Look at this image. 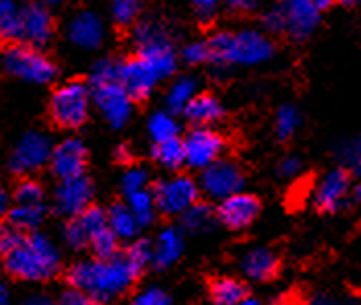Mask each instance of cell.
I'll return each instance as SVG.
<instances>
[{"instance_id":"1","label":"cell","mask_w":361,"mask_h":305,"mask_svg":"<svg viewBox=\"0 0 361 305\" xmlns=\"http://www.w3.org/2000/svg\"><path fill=\"white\" fill-rule=\"evenodd\" d=\"M140 275L142 268L124 250L111 258H89L75 262L66 273V280L73 289L108 304L128 293Z\"/></svg>"},{"instance_id":"2","label":"cell","mask_w":361,"mask_h":305,"mask_svg":"<svg viewBox=\"0 0 361 305\" xmlns=\"http://www.w3.org/2000/svg\"><path fill=\"white\" fill-rule=\"evenodd\" d=\"M211 64L225 66H258L275 56V44L269 33L260 29L217 31L207 39Z\"/></svg>"},{"instance_id":"3","label":"cell","mask_w":361,"mask_h":305,"mask_svg":"<svg viewBox=\"0 0 361 305\" xmlns=\"http://www.w3.org/2000/svg\"><path fill=\"white\" fill-rule=\"evenodd\" d=\"M62 256L54 242L39 233L29 231L19 242V246L4 256L6 273L17 280L25 282H44L58 275Z\"/></svg>"},{"instance_id":"4","label":"cell","mask_w":361,"mask_h":305,"mask_svg":"<svg viewBox=\"0 0 361 305\" xmlns=\"http://www.w3.org/2000/svg\"><path fill=\"white\" fill-rule=\"evenodd\" d=\"M91 101L111 128H122L133 116V99L118 81V62L102 58L89 75Z\"/></svg>"},{"instance_id":"5","label":"cell","mask_w":361,"mask_h":305,"mask_svg":"<svg viewBox=\"0 0 361 305\" xmlns=\"http://www.w3.org/2000/svg\"><path fill=\"white\" fill-rule=\"evenodd\" d=\"M133 44L137 56L142 58L164 81L178 68V52L167 27L159 19H145L135 23Z\"/></svg>"},{"instance_id":"6","label":"cell","mask_w":361,"mask_h":305,"mask_svg":"<svg viewBox=\"0 0 361 305\" xmlns=\"http://www.w3.org/2000/svg\"><path fill=\"white\" fill-rule=\"evenodd\" d=\"M91 91L83 81H66L58 85L50 97V118L58 128L77 130L89 120L91 113Z\"/></svg>"},{"instance_id":"7","label":"cell","mask_w":361,"mask_h":305,"mask_svg":"<svg viewBox=\"0 0 361 305\" xmlns=\"http://www.w3.org/2000/svg\"><path fill=\"white\" fill-rule=\"evenodd\" d=\"M2 66L11 77L33 85L52 83L58 75V68L50 56L44 54L39 48H33L29 44H21V42L11 44L4 50Z\"/></svg>"},{"instance_id":"8","label":"cell","mask_w":361,"mask_h":305,"mask_svg":"<svg viewBox=\"0 0 361 305\" xmlns=\"http://www.w3.org/2000/svg\"><path fill=\"white\" fill-rule=\"evenodd\" d=\"M151 192L157 204V213L166 217H182L192 204L198 202L200 196L198 184L190 175L184 173H176L157 182V186Z\"/></svg>"},{"instance_id":"9","label":"cell","mask_w":361,"mask_h":305,"mask_svg":"<svg viewBox=\"0 0 361 305\" xmlns=\"http://www.w3.org/2000/svg\"><path fill=\"white\" fill-rule=\"evenodd\" d=\"M52 149H54V144L46 132L31 130L17 140L13 153H11V159H8V167L13 173L27 178L31 173H37L39 169L50 166Z\"/></svg>"},{"instance_id":"10","label":"cell","mask_w":361,"mask_h":305,"mask_svg":"<svg viewBox=\"0 0 361 305\" xmlns=\"http://www.w3.org/2000/svg\"><path fill=\"white\" fill-rule=\"evenodd\" d=\"M246 178L242 167L231 159H219L215 163L202 169L198 180V190L211 200H225L231 194L244 190Z\"/></svg>"},{"instance_id":"11","label":"cell","mask_w":361,"mask_h":305,"mask_svg":"<svg viewBox=\"0 0 361 305\" xmlns=\"http://www.w3.org/2000/svg\"><path fill=\"white\" fill-rule=\"evenodd\" d=\"M182 144H184L186 166L200 171L219 161L227 149L225 137L211 126H195L186 135V139L182 140Z\"/></svg>"},{"instance_id":"12","label":"cell","mask_w":361,"mask_h":305,"mask_svg":"<svg viewBox=\"0 0 361 305\" xmlns=\"http://www.w3.org/2000/svg\"><path fill=\"white\" fill-rule=\"evenodd\" d=\"M93 202V184L87 175L60 180L54 190V208L66 219L79 217Z\"/></svg>"},{"instance_id":"13","label":"cell","mask_w":361,"mask_h":305,"mask_svg":"<svg viewBox=\"0 0 361 305\" xmlns=\"http://www.w3.org/2000/svg\"><path fill=\"white\" fill-rule=\"evenodd\" d=\"M349 192H351V173L343 167H334L316 182L312 190V200L318 211L336 213L338 208H343Z\"/></svg>"},{"instance_id":"14","label":"cell","mask_w":361,"mask_h":305,"mask_svg":"<svg viewBox=\"0 0 361 305\" xmlns=\"http://www.w3.org/2000/svg\"><path fill=\"white\" fill-rule=\"evenodd\" d=\"M118 81L133 101H145L159 85L157 73L139 56L118 62Z\"/></svg>"},{"instance_id":"15","label":"cell","mask_w":361,"mask_h":305,"mask_svg":"<svg viewBox=\"0 0 361 305\" xmlns=\"http://www.w3.org/2000/svg\"><path fill=\"white\" fill-rule=\"evenodd\" d=\"M279 8L285 21V33L295 42L307 39L320 23V8L312 0H281Z\"/></svg>"},{"instance_id":"16","label":"cell","mask_w":361,"mask_h":305,"mask_svg":"<svg viewBox=\"0 0 361 305\" xmlns=\"http://www.w3.org/2000/svg\"><path fill=\"white\" fill-rule=\"evenodd\" d=\"M106 23L93 11H79L71 17L66 25V39L85 52L97 50L106 42Z\"/></svg>"},{"instance_id":"17","label":"cell","mask_w":361,"mask_h":305,"mask_svg":"<svg viewBox=\"0 0 361 305\" xmlns=\"http://www.w3.org/2000/svg\"><path fill=\"white\" fill-rule=\"evenodd\" d=\"M217 221L231 231H244L260 215V200L248 192L231 194L219 202L217 206Z\"/></svg>"},{"instance_id":"18","label":"cell","mask_w":361,"mask_h":305,"mask_svg":"<svg viewBox=\"0 0 361 305\" xmlns=\"http://www.w3.org/2000/svg\"><path fill=\"white\" fill-rule=\"evenodd\" d=\"M87 159H89V153L83 140L77 137H68V139L60 140L52 149L50 169L58 180L77 178V175H85Z\"/></svg>"},{"instance_id":"19","label":"cell","mask_w":361,"mask_h":305,"mask_svg":"<svg viewBox=\"0 0 361 305\" xmlns=\"http://www.w3.org/2000/svg\"><path fill=\"white\" fill-rule=\"evenodd\" d=\"M54 37V17L44 4L27 2L23 8V42L33 48H44Z\"/></svg>"},{"instance_id":"20","label":"cell","mask_w":361,"mask_h":305,"mask_svg":"<svg viewBox=\"0 0 361 305\" xmlns=\"http://www.w3.org/2000/svg\"><path fill=\"white\" fill-rule=\"evenodd\" d=\"M186 248L184 233L180 227H166L157 233V237L151 244V264L159 270L173 266Z\"/></svg>"},{"instance_id":"21","label":"cell","mask_w":361,"mask_h":305,"mask_svg":"<svg viewBox=\"0 0 361 305\" xmlns=\"http://www.w3.org/2000/svg\"><path fill=\"white\" fill-rule=\"evenodd\" d=\"M240 270L242 275L254 280V282H264L277 277L279 258L277 254L269 248H252L240 260Z\"/></svg>"},{"instance_id":"22","label":"cell","mask_w":361,"mask_h":305,"mask_svg":"<svg viewBox=\"0 0 361 305\" xmlns=\"http://www.w3.org/2000/svg\"><path fill=\"white\" fill-rule=\"evenodd\" d=\"M182 113L195 126H211V124L221 122L225 116V108H223L219 97H215L211 93H196L195 99L186 106V110Z\"/></svg>"},{"instance_id":"23","label":"cell","mask_w":361,"mask_h":305,"mask_svg":"<svg viewBox=\"0 0 361 305\" xmlns=\"http://www.w3.org/2000/svg\"><path fill=\"white\" fill-rule=\"evenodd\" d=\"M23 8L21 0H0V42L11 46L23 39Z\"/></svg>"},{"instance_id":"24","label":"cell","mask_w":361,"mask_h":305,"mask_svg":"<svg viewBox=\"0 0 361 305\" xmlns=\"http://www.w3.org/2000/svg\"><path fill=\"white\" fill-rule=\"evenodd\" d=\"M108 215V225H110L111 233L118 237V242H133L139 237V231L142 229L139 221L135 219V215L130 213V208L126 206V202H116L106 211Z\"/></svg>"},{"instance_id":"25","label":"cell","mask_w":361,"mask_h":305,"mask_svg":"<svg viewBox=\"0 0 361 305\" xmlns=\"http://www.w3.org/2000/svg\"><path fill=\"white\" fill-rule=\"evenodd\" d=\"M246 295H248L246 285L233 277L215 278L209 287V299L213 305H235Z\"/></svg>"},{"instance_id":"26","label":"cell","mask_w":361,"mask_h":305,"mask_svg":"<svg viewBox=\"0 0 361 305\" xmlns=\"http://www.w3.org/2000/svg\"><path fill=\"white\" fill-rule=\"evenodd\" d=\"M217 223V213L207 202H196L182 215V227L195 235L209 233Z\"/></svg>"},{"instance_id":"27","label":"cell","mask_w":361,"mask_h":305,"mask_svg":"<svg viewBox=\"0 0 361 305\" xmlns=\"http://www.w3.org/2000/svg\"><path fill=\"white\" fill-rule=\"evenodd\" d=\"M196 93H198V85H196L195 77H178L167 89V110L171 111V113L184 111L186 106L195 99Z\"/></svg>"},{"instance_id":"28","label":"cell","mask_w":361,"mask_h":305,"mask_svg":"<svg viewBox=\"0 0 361 305\" xmlns=\"http://www.w3.org/2000/svg\"><path fill=\"white\" fill-rule=\"evenodd\" d=\"M46 202L42 204H13L8 208V221L13 223L17 229L25 231H35L44 219H46Z\"/></svg>"},{"instance_id":"29","label":"cell","mask_w":361,"mask_h":305,"mask_svg":"<svg viewBox=\"0 0 361 305\" xmlns=\"http://www.w3.org/2000/svg\"><path fill=\"white\" fill-rule=\"evenodd\" d=\"M153 159L157 166H161L167 171H178L180 167L186 166L182 140L176 137V139L164 140V142H155L153 144Z\"/></svg>"},{"instance_id":"30","label":"cell","mask_w":361,"mask_h":305,"mask_svg":"<svg viewBox=\"0 0 361 305\" xmlns=\"http://www.w3.org/2000/svg\"><path fill=\"white\" fill-rule=\"evenodd\" d=\"M126 206L130 208V213L135 215V219L139 221L140 227H149L155 223L157 217V204H155V198L153 192L147 188V190H140L135 194L126 196Z\"/></svg>"},{"instance_id":"31","label":"cell","mask_w":361,"mask_h":305,"mask_svg":"<svg viewBox=\"0 0 361 305\" xmlns=\"http://www.w3.org/2000/svg\"><path fill=\"white\" fill-rule=\"evenodd\" d=\"M147 132H149V137H151L153 144H155V142H164V140L176 139L178 132H180V126H178V120H176V116H173L171 111L161 110L155 111V113L149 118V122H147Z\"/></svg>"},{"instance_id":"32","label":"cell","mask_w":361,"mask_h":305,"mask_svg":"<svg viewBox=\"0 0 361 305\" xmlns=\"http://www.w3.org/2000/svg\"><path fill=\"white\" fill-rule=\"evenodd\" d=\"M302 124V113L295 106L283 104L275 113V135L279 140H289Z\"/></svg>"},{"instance_id":"33","label":"cell","mask_w":361,"mask_h":305,"mask_svg":"<svg viewBox=\"0 0 361 305\" xmlns=\"http://www.w3.org/2000/svg\"><path fill=\"white\" fill-rule=\"evenodd\" d=\"M142 0H110V13L118 27H130L139 21Z\"/></svg>"},{"instance_id":"34","label":"cell","mask_w":361,"mask_h":305,"mask_svg":"<svg viewBox=\"0 0 361 305\" xmlns=\"http://www.w3.org/2000/svg\"><path fill=\"white\" fill-rule=\"evenodd\" d=\"M336 159L349 173H361V137L343 140L336 147Z\"/></svg>"},{"instance_id":"35","label":"cell","mask_w":361,"mask_h":305,"mask_svg":"<svg viewBox=\"0 0 361 305\" xmlns=\"http://www.w3.org/2000/svg\"><path fill=\"white\" fill-rule=\"evenodd\" d=\"M46 202L44 186L33 180V178H23L13 192V204H42Z\"/></svg>"},{"instance_id":"36","label":"cell","mask_w":361,"mask_h":305,"mask_svg":"<svg viewBox=\"0 0 361 305\" xmlns=\"http://www.w3.org/2000/svg\"><path fill=\"white\" fill-rule=\"evenodd\" d=\"M120 186H122L124 196H130L135 194V192H140V190H147V186H149V171L140 166H128V169L122 173Z\"/></svg>"},{"instance_id":"37","label":"cell","mask_w":361,"mask_h":305,"mask_svg":"<svg viewBox=\"0 0 361 305\" xmlns=\"http://www.w3.org/2000/svg\"><path fill=\"white\" fill-rule=\"evenodd\" d=\"M128 305H171V297L166 289L153 285V287H145V289L137 291L130 297Z\"/></svg>"},{"instance_id":"38","label":"cell","mask_w":361,"mask_h":305,"mask_svg":"<svg viewBox=\"0 0 361 305\" xmlns=\"http://www.w3.org/2000/svg\"><path fill=\"white\" fill-rule=\"evenodd\" d=\"M62 242L71 248V250H83L87 248V233L81 227L79 219H68L66 225L62 227Z\"/></svg>"},{"instance_id":"39","label":"cell","mask_w":361,"mask_h":305,"mask_svg":"<svg viewBox=\"0 0 361 305\" xmlns=\"http://www.w3.org/2000/svg\"><path fill=\"white\" fill-rule=\"evenodd\" d=\"M23 231L17 229L11 221H2L0 223V256L4 258L6 254L15 250L19 246V242L23 239Z\"/></svg>"},{"instance_id":"40","label":"cell","mask_w":361,"mask_h":305,"mask_svg":"<svg viewBox=\"0 0 361 305\" xmlns=\"http://www.w3.org/2000/svg\"><path fill=\"white\" fill-rule=\"evenodd\" d=\"M182 60H184L186 64H192V66H198V64L209 62V60H211V54H209V44H207V39L186 44L184 50H182Z\"/></svg>"},{"instance_id":"41","label":"cell","mask_w":361,"mask_h":305,"mask_svg":"<svg viewBox=\"0 0 361 305\" xmlns=\"http://www.w3.org/2000/svg\"><path fill=\"white\" fill-rule=\"evenodd\" d=\"M56 305H106L104 301H99V299H95V297H91V295H87L83 291H77V289H66L64 293H60V297H58V301Z\"/></svg>"},{"instance_id":"42","label":"cell","mask_w":361,"mask_h":305,"mask_svg":"<svg viewBox=\"0 0 361 305\" xmlns=\"http://www.w3.org/2000/svg\"><path fill=\"white\" fill-rule=\"evenodd\" d=\"M221 0H190V8L198 21H211L219 11Z\"/></svg>"},{"instance_id":"43","label":"cell","mask_w":361,"mask_h":305,"mask_svg":"<svg viewBox=\"0 0 361 305\" xmlns=\"http://www.w3.org/2000/svg\"><path fill=\"white\" fill-rule=\"evenodd\" d=\"M302 169H304V161H302V157H298V155H287V157H283L277 167L279 175H281L283 180H295V178H300Z\"/></svg>"},{"instance_id":"44","label":"cell","mask_w":361,"mask_h":305,"mask_svg":"<svg viewBox=\"0 0 361 305\" xmlns=\"http://www.w3.org/2000/svg\"><path fill=\"white\" fill-rule=\"evenodd\" d=\"M262 27L267 33H285V21H283V15H281V8L273 6L269 8L264 15H262Z\"/></svg>"},{"instance_id":"45","label":"cell","mask_w":361,"mask_h":305,"mask_svg":"<svg viewBox=\"0 0 361 305\" xmlns=\"http://www.w3.org/2000/svg\"><path fill=\"white\" fill-rule=\"evenodd\" d=\"M262 0H225V4L235 13H252L260 6Z\"/></svg>"},{"instance_id":"46","label":"cell","mask_w":361,"mask_h":305,"mask_svg":"<svg viewBox=\"0 0 361 305\" xmlns=\"http://www.w3.org/2000/svg\"><path fill=\"white\" fill-rule=\"evenodd\" d=\"M0 305H11V291H8V285L0 273Z\"/></svg>"},{"instance_id":"47","label":"cell","mask_w":361,"mask_h":305,"mask_svg":"<svg viewBox=\"0 0 361 305\" xmlns=\"http://www.w3.org/2000/svg\"><path fill=\"white\" fill-rule=\"evenodd\" d=\"M116 157H118V161H122V163H130V161H133V151H130L126 144H122V147L116 151Z\"/></svg>"},{"instance_id":"48","label":"cell","mask_w":361,"mask_h":305,"mask_svg":"<svg viewBox=\"0 0 361 305\" xmlns=\"http://www.w3.org/2000/svg\"><path fill=\"white\" fill-rule=\"evenodd\" d=\"M306 305H338L334 301L333 297H329V295H314L312 299H307Z\"/></svg>"},{"instance_id":"49","label":"cell","mask_w":361,"mask_h":305,"mask_svg":"<svg viewBox=\"0 0 361 305\" xmlns=\"http://www.w3.org/2000/svg\"><path fill=\"white\" fill-rule=\"evenodd\" d=\"M21 305H56L52 299H48V297H44V295H35V297H29L25 299Z\"/></svg>"},{"instance_id":"50","label":"cell","mask_w":361,"mask_h":305,"mask_svg":"<svg viewBox=\"0 0 361 305\" xmlns=\"http://www.w3.org/2000/svg\"><path fill=\"white\" fill-rule=\"evenodd\" d=\"M37 2L44 4V6L50 8V11H52V8H60L62 4H66V0H37Z\"/></svg>"},{"instance_id":"51","label":"cell","mask_w":361,"mask_h":305,"mask_svg":"<svg viewBox=\"0 0 361 305\" xmlns=\"http://www.w3.org/2000/svg\"><path fill=\"white\" fill-rule=\"evenodd\" d=\"M6 208H8V196H6V192L0 188V215H2Z\"/></svg>"},{"instance_id":"52","label":"cell","mask_w":361,"mask_h":305,"mask_svg":"<svg viewBox=\"0 0 361 305\" xmlns=\"http://www.w3.org/2000/svg\"><path fill=\"white\" fill-rule=\"evenodd\" d=\"M312 2H314V4H316V6H318L320 11H322V8H329L331 4H334L336 0H312Z\"/></svg>"},{"instance_id":"53","label":"cell","mask_w":361,"mask_h":305,"mask_svg":"<svg viewBox=\"0 0 361 305\" xmlns=\"http://www.w3.org/2000/svg\"><path fill=\"white\" fill-rule=\"evenodd\" d=\"M235 305H260V301H258V299H254V297H250V295H246L242 301H238Z\"/></svg>"},{"instance_id":"54","label":"cell","mask_w":361,"mask_h":305,"mask_svg":"<svg viewBox=\"0 0 361 305\" xmlns=\"http://www.w3.org/2000/svg\"><path fill=\"white\" fill-rule=\"evenodd\" d=\"M353 194H355V198L361 202V178H360V182L355 184V188H353Z\"/></svg>"},{"instance_id":"55","label":"cell","mask_w":361,"mask_h":305,"mask_svg":"<svg viewBox=\"0 0 361 305\" xmlns=\"http://www.w3.org/2000/svg\"><path fill=\"white\" fill-rule=\"evenodd\" d=\"M271 305H291V304H289L287 299H277V301H273Z\"/></svg>"},{"instance_id":"56","label":"cell","mask_w":361,"mask_h":305,"mask_svg":"<svg viewBox=\"0 0 361 305\" xmlns=\"http://www.w3.org/2000/svg\"><path fill=\"white\" fill-rule=\"evenodd\" d=\"M338 2H343V4H353V2H357V0H338Z\"/></svg>"}]
</instances>
